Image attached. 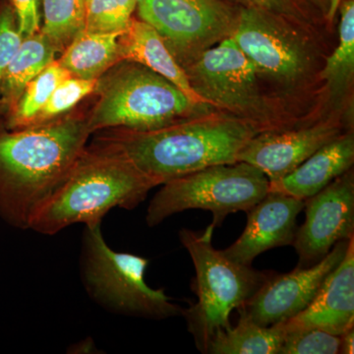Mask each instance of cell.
<instances>
[{"label":"cell","instance_id":"cell-1","mask_svg":"<svg viewBox=\"0 0 354 354\" xmlns=\"http://www.w3.org/2000/svg\"><path fill=\"white\" fill-rule=\"evenodd\" d=\"M87 115L65 114L19 129L0 128V218L29 230L87 147Z\"/></svg>","mask_w":354,"mask_h":354},{"label":"cell","instance_id":"cell-2","mask_svg":"<svg viewBox=\"0 0 354 354\" xmlns=\"http://www.w3.org/2000/svg\"><path fill=\"white\" fill-rule=\"evenodd\" d=\"M90 146L115 153L162 185L218 165L237 162L243 147L259 131L234 118L180 121L149 130H101Z\"/></svg>","mask_w":354,"mask_h":354},{"label":"cell","instance_id":"cell-3","mask_svg":"<svg viewBox=\"0 0 354 354\" xmlns=\"http://www.w3.org/2000/svg\"><path fill=\"white\" fill-rule=\"evenodd\" d=\"M158 186L124 158L86 147L48 201L37 212L29 230L55 235L76 223H102L114 208L133 209Z\"/></svg>","mask_w":354,"mask_h":354},{"label":"cell","instance_id":"cell-4","mask_svg":"<svg viewBox=\"0 0 354 354\" xmlns=\"http://www.w3.org/2000/svg\"><path fill=\"white\" fill-rule=\"evenodd\" d=\"M97 101L88 114L95 133L104 129L149 131L185 120L199 104L164 77L122 60L100 77Z\"/></svg>","mask_w":354,"mask_h":354},{"label":"cell","instance_id":"cell-5","mask_svg":"<svg viewBox=\"0 0 354 354\" xmlns=\"http://www.w3.org/2000/svg\"><path fill=\"white\" fill-rule=\"evenodd\" d=\"M214 230L209 225L203 232L183 228L178 234L194 265L196 276L191 288L198 298L181 316L202 353H207L216 333L232 327V312L243 306L270 276L251 266L237 264L214 248Z\"/></svg>","mask_w":354,"mask_h":354},{"label":"cell","instance_id":"cell-6","mask_svg":"<svg viewBox=\"0 0 354 354\" xmlns=\"http://www.w3.org/2000/svg\"><path fill=\"white\" fill-rule=\"evenodd\" d=\"M101 225H85L81 239V281L88 297L118 315L150 320L183 315V309L165 295L164 288L153 290L147 285L149 260L114 251L106 243Z\"/></svg>","mask_w":354,"mask_h":354},{"label":"cell","instance_id":"cell-7","mask_svg":"<svg viewBox=\"0 0 354 354\" xmlns=\"http://www.w3.org/2000/svg\"><path fill=\"white\" fill-rule=\"evenodd\" d=\"M162 185L147 211L146 223L150 227L191 209L212 212V225L221 227L230 214L247 213L270 191L268 177L243 162L213 165Z\"/></svg>","mask_w":354,"mask_h":354},{"label":"cell","instance_id":"cell-8","mask_svg":"<svg viewBox=\"0 0 354 354\" xmlns=\"http://www.w3.org/2000/svg\"><path fill=\"white\" fill-rule=\"evenodd\" d=\"M140 19L155 28L183 68L230 38L239 12L223 0H143Z\"/></svg>","mask_w":354,"mask_h":354},{"label":"cell","instance_id":"cell-9","mask_svg":"<svg viewBox=\"0 0 354 354\" xmlns=\"http://www.w3.org/2000/svg\"><path fill=\"white\" fill-rule=\"evenodd\" d=\"M184 70L206 104L245 111L259 104V72L232 37L205 50Z\"/></svg>","mask_w":354,"mask_h":354},{"label":"cell","instance_id":"cell-10","mask_svg":"<svg viewBox=\"0 0 354 354\" xmlns=\"http://www.w3.org/2000/svg\"><path fill=\"white\" fill-rule=\"evenodd\" d=\"M274 15L244 6L239 11L232 39L259 73L291 83L307 69L308 57L302 44Z\"/></svg>","mask_w":354,"mask_h":354},{"label":"cell","instance_id":"cell-11","mask_svg":"<svg viewBox=\"0 0 354 354\" xmlns=\"http://www.w3.org/2000/svg\"><path fill=\"white\" fill-rule=\"evenodd\" d=\"M348 241L337 242L316 264L298 266L286 274H270L239 312L263 327L278 325L298 315L311 304L328 274L341 263Z\"/></svg>","mask_w":354,"mask_h":354},{"label":"cell","instance_id":"cell-12","mask_svg":"<svg viewBox=\"0 0 354 354\" xmlns=\"http://www.w3.org/2000/svg\"><path fill=\"white\" fill-rule=\"evenodd\" d=\"M304 202L306 218L292 244L299 256V267L316 264L337 242L354 236L353 171L349 169Z\"/></svg>","mask_w":354,"mask_h":354},{"label":"cell","instance_id":"cell-13","mask_svg":"<svg viewBox=\"0 0 354 354\" xmlns=\"http://www.w3.org/2000/svg\"><path fill=\"white\" fill-rule=\"evenodd\" d=\"M341 135V127L334 121L288 131L258 133L243 147L237 162L257 167L274 183Z\"/></svg>","mask_w":354,"mask_h":354},{"label":"cell","instance_id":"cell-14","mask_svg":"<svg viewBox=\"0 0 354 354\" xmlns=\"http://www.w3.org/2000/svg\"><path fill=\"white\" fill-rule=\"evenodd\" d=\"M304 205L302 200L269 191L247 212L246 227L239 239L221 251L237 264L251 266L256 257L270 249L292 245L297 216Z\"/></svg>","mask_w":354,"mask_h":354},{"label":"cell","instance_id":"cell-15","mask_svg":"<svg viewBox=\"0 0 354 354\" xmlns=\"http://www.w3.org/2000/svg\"><path fill=\"white\" fill-rule=\"evenodd\" d=\"M278 325L285 333L319 329L335 335L354 327V236L349 239L341 263L328 274L311 304Z\"/></svg>","mask_w":354,"mask_h":354},{"label":"cell","instance_id":"cell-16","mask_svg":"<svg viewBox=\"0 0 354 354\" xmlns=\"http://www.w3.org/2000/svg\"><path fill=\"white\" fill-rule=\"evenodd\" d=\"M353 162V135L342 134L316 151L295 171L270 183V191L305 201L348 171Z\"/></svg>","mask_w":354,"mask_h":354},{"label":"cell","instance_id":"cell-17","mask_svg":"<svg viewBox=\"0 0 354 354\" xmlns=\"http://www.w3.org/2000/svg\"><path fill=\"white\" fill-rule=\"evenodd\" d=\"M122 60L136 62L164 77L199 106L201 97L191 87L185 70L178 64L155 28L141 19H131L120 37Z\"/></svg>","mask_w":354,"mask_h":354},{"label":"cell","instance_id":"cell-18","mask_svg":"<svg viewBox=\"0 0 354 354\" xmlns=\"http://www.w3.org/2000/svg\"><path fill=\"white\" fill-rule=\"evenodd\" d=\"M120 35L82 31L62 51L57 62L72 76L99 79L122 62Z\"/></svg>","mask_w":354,"mask_h":354},{"label":"cell","instance_id":"cell-19","mask_svg":"<svg viewBox=\"0 0 354 354\" xmlns=\"http://www.w3.org/2000/svg\"><path fill=\"white\" fill-rule=\"evenodd\" d=\"M57 48L41 31L23 39L0 83V106L11 111L35 77L57 60Z\"/></svg>","mask_w":354,"mask_h":354},{"label":"cell","instance_id":"cell-20","mask_svg":"<svg viewBox=\"0 0 354 354\" xmlns=\"http://www.w3.org/2000/svg\"><path fill=\"white\" fill-rule=\"evenodd\" d=\"M235 327L220 330L209 342V354H278L285 330L279 325L263 327L241 313Z\"/></svg>","mask_w":354,"mask_h":354},{"label":"cell","instance_id":"cell-21","mask_svg":"<svg viewBox=\"0 0 354 354\" xmlns=\"http://www.w3.org/2000/svg\"><path fill=\"white\" fill-rule=\"evenodd\" d=\"M70 76L71 74L58 64L57 60L48 65L26 86L19 100L8 113L6 128L19 129L31 127L53 91Z\"/></svg>","mask_w":354,"mask_h":354},{"label":"cell","instance_id":"cell-22","mask_svg":"<svg viewBox=\"0 0 354 354\" xmlns=\"http://www.w3.org/2000/svg\"><path fill=\"white\" fill-rule=\"evenodd\" d=\"M41 32L62 53L84 30L86 0H41Z\"/></svg>","mask_w":354,"mask_h":354},{"label":"cell","instance_id":"cell-23","mask_svg":"<svg viewBox=\"0 0 354 354\" xmlns=\"http://www.w3.org/2000/svg\"><path fill=\"white\" fill-rule=\"evenodd\" d=\"M339 44L328 57L322 78L335 92H341L351 80L354 71V1L346 0L341 7Z\"/></svg>","mask_w":354,"mask_h":354},{"label":"cell","instance_id":"cell-24","mask_svg":"<svg viewBox=\"0 0 354 354\" xmlns=\"http://www.w3.org/2000/svg\"><path fill=\"white\" fill-rule=\"evenodd\" d=\"M137 7L135 0H88L83 31L122 34Z\"/></svg>","mask_w":354,"mask_h":354},{"label":"cell","instance_id":"cell-25","mask_svg":"<svg viewBox=\"0 0 354 354\" xmlns=\"http://www.w3.org/2000/svg\"><path fill=\"white\" fill-rule=\"evenodd\" d=\"M99 79H82L70 76L53 91L32 125L41 124L62 118L75 108L88 95L94 94Z\"/></svg>","mask_w":354,"mask_h":354},{"label":"cell","instance_id":"cell-26","mask_svg":"<svg viewBox=\"0 0 354 354\" xmlns=\"http://www.w3.org/2000/svg\"><path fill=\"white\" fill-rule=\"evenodd\" d=\"M339 346V335L319 329L297 330L286 333L278 354H337Z\"/></svg>","mask_w":354,"mask_h":354},{"label":"cell","instance_id":"cell-27","mask_svg":"<svg viewBox=\"0 0 354 354\" xmlns=\"http://www.w3.org/2000/svg\"><path fill=\"white\" fill-rule=\"evenodd\" d=\"M23 39L10 2L9 0L0 1V83L7 66L19 50Z\"/></svg>","mask_w":354,"mask_h":354},{"label":"cell","instance_id":"cell-28","mask_svg":"<svg viewBox=\"0 0 354 354\" xmlns=\"http://www.w3.org/2000/svg\"><path fill=\"white\" fill-rule=\"evenodd\" d=\"M15 11L23 38L41 31V0H9Z\"/></svg>","mask_w":354,"mask_h":354},{"label":"cell","instance_id":"cell-29","mask_svg":"<svg viewBox=\"0 0 354 354\" xmlns=\"http://www.w3.org/2000/svg\"><path fill=\"white\" fill-rule=\"evenodd\" d=\"M245 6L255 7L279 17L298 19L302 17L299 7L295 0H239Z\"/></svg>","mask_w":354,"mask_h":354},{"label":"cell","instance_id":"cell-30","mask_svg":"<svg viewBox=\"0 0 354 354\" xmlns=\"http://www.w3.org/2000/svg\"><path fill=\"white\" fill-rule=\"evenodd\" d=\"M341 346H339V353L353 354L354 346V327L346 330L339 335Z\"/></svg>","mask_w":354,"mask_h":354},{"label":"cell","instance_id":"cell-31","mask_svg":"<svg viewBox=\"0 0 354 354\" xmlns=\"http://www.w3.org/2000/svg\"><path fill=\"white\" fill-rule=\"evenodd\" d=\"M317 1H320V2H330L332 1V0H317Z\"/></svg>","mask_w":354,"mask_h":354},{"label":"cell","instance_id":"cell-32","mask_svg":"<svg viewBox=\"0 0 354 354\" xmlns=\"http://www.w3.org/2000/svg\"><path fill=\"white\" fill-rule=\"evenodd\" d=\"M137 2V4L140 3V2L143 1V0H135Z\"/></svg>","mask_w":354,"mask_h":354},{"label":"cell","instance_id":"cell-33","mask_svg":"<svg viewBox=\"0 0 354 354\" xmlns=\"http://www.w3.org/2000/svg\"><path fill=\"white\" fill-rule=\"evenodd\" d=\"M87 1H88V0H86V2H87Z\"/></svg>","mask_w":354,"mask_h":354}]
</instances>
